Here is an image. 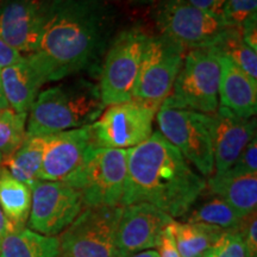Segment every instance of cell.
Masks as SVG:
<instances>
[{
	"label": "cell",
	"instance_id": "6da1fadb",
	"mask_svg": "<svg viewBox=\"0 0 257 257\" xmlns=\"http://www.w3.org/2000/svg\"><path fill=\"white\" fill-rule=\"evenodd\" d=\"M111 34L104 0H51L37 49L28 55L47 82L59 81L94 66Z\"/></svg>",
	"mask_w": 257,
	"mask_h": 257
},
{
	"label": "cell",
	"instance_id": "7a4b0ae2",
	"mask_svg": "<svg viewBox=\"0 0 257 257\" xmlns=\"http://www.w3.org/2000/svg\"><path fill=\"white\" fill-rule=\"evenodd\" d=\"M206 189V181L160 133L127 150L121 206L147 202L172 218L184 217Z\"/></svg>",
	"mask_w": 257,
	"mask_h": 257
},
{
	"label": "cell",
	"instance_id": "3957f363",
	"mask_svg": "<svg viewBox=\"0 0 257 257\" xmlns=\"http://www.w3.org/2000/svg\"><path fill=\"white\" fill-rule=\"evenodd\" d=\"M104 108L99 87L87 80L53 86L41 92L29 110L27 136H50L91 125Z\"/></svg>",
	"mask_w": 257,
	"mask_h": 257
},
{
	"label": "cell",
	"instance_id": "277c9868",
	"mask_svg": "<svg viewBox=\"0 0 257 257\" xmlns=\"http://www.w3.org/2000/svg\"><path fill=\"white\" fill-rule=\"evenodd\" d=\"M219 61L216 48L192 49L185 54L182 67L162 108L211 114L218 108Z\"/></svg>",
	"mask_w": 257,
	"mask_h": 257
},
{
	"label": "cell",
	"instance_id": "5b68a950",
	"mask_svg": "<svg viewBox=\"0 0 257 257\" xmlns=\"http://www.w3.org/2000/svg\"><path fill=\"white\" fill-rule=\"evenodd\" d=\"M153 18L161 35L185 50L217 47L233 29L188 0H157Z\"/></svg>",
	"mask_w": 257,
	"mask_h": 257
},
{
	"label": "cell",
	"instance_id": "8992f818",
	"mask_svg": "<svg viewBox=\"0 0 257 257\" xmlns=\"http://www.w3.org/2000/svg\"><path fill=\"white\" fill-rule=\"evenodd\" d=\"M123 206L83 207L75 220L61 232L63 257H121L117 244Z\"/></svg>",
	"mask_w": 257,
	"mask_h": 257
},
{
	"label": "cell",
	"instance_id": "52a82bcc",
	"mask_svg": "<svg viewBox=\"0 0 257 257\" xmlns=\"http://www.w3.org/2000/svg\"><path fill=\"white\" fill-rule=\"evenodd\" d=\"M147 32L138 27L123 30L111 41L100 70L101 101L106 106L133 100Z\"/></svg>",
	"mask_w": 257,
	"mask_h": 257
},
{
	"label": "cell",
	"instance_id": "ba28073f",
	"mask_svg": "<svg viewBox=\"0 0 257 257\" xmlns=\"http://www.w3.org/2000/svg\"><path fill=\"white\" fill-rule=\"evenodd\" d=\"M186 50L163 35L149 36L143 48L133 100L161 107L172 92Z\"/></svg>",
	"mask_w": 257,
	"mask_h": 257
},
{
	"label": "cell",
	"instance_id": "9c48e42d",
	"mask_svg": "<svg viewBox=\"0 0 257 257\" xmlns=\"http://www.w3.org/2000/svg\"><path fill=\"white\" fill-rule=\"evenodd\" d=\"M126 175V149L96 147L74 188L81 192L83 207H118L121 206Z\"/></svg>",
	"mask_w": 257,
	"mask_h": 257
},
{
	"label": "cell",
	"instance_id": "30bf717a",
	"mask_svg": "<svg viewBox=\"0 0 257 257\" xmlns=\"http://www.w3.org/2000/svg\"><path fill=\"white\" fill-rule=\"evenodd\" d=\"M159 133L199 170L202 176L214 172L208 114L194 111L160 107Z\"/></svg>",
	"mask_w": 257,
	"mask_h": 257
},
{
	"label": "cell",
	"instance_id": "8fae6325",
	"mask_svg": "<svg viewBox=\"0 0 257 257\" xmlns=\"http://www.w3.org/2000/svg\"><path fill=\"white\" fill-rule=\"evenodd\" d=\"M96 147L99 146L94 140L92 124L46 136L38 180L64 182L74 187L86 161Z\"/></svg>",
	"mask_w": 257,
	"mask_h": 257
},
{
	"label": "cell",
	"instance_id": "7c38bea8",
	"mask_svg": "<svg viewBox=\"0 0 257 257\" xmlns=\"http://www.w3.org/2000/svg\"><path fill=\"white\" fill-rule=\"evenodd\" d=\"M159 107L130 100L108 106L92 124L99 147L126 149L146 142L153 135V123Z\"/></svg>",
	"mask_w": 257,
	"mask_h": 257
},
{
	"label": "cell",
	"instance_id": "4fadbf2b",
	"mask_svg": "<svg viewBox=\"0 0 257 257\" xmlns=\"http://www.w3.org/2000/svg\"><path fill=\"white\" fill-rule=\"evenodd\" d=\"M83 210L81 192L57 181L38 180L31 188L30 230L55 237L75 220Z\"/></svg>",
	"mask_w": 257,
	"mask_h": 257
},
{
	"label": "cell",
	"instance_id": "5bb4252c",
	"mask_svg": "<svg viewBox=\"0 0 257 257\" xmlns=\"http://www.w3.org/2000/svg\"><path fill=\"white\" fill-rule=\"evenodd\" d=\"M51 0H5L0 6V40L31 54L37 49Z\"/></svg>",
	"mask_w": 257,
	"mask_h": 257
},
{
	"label": "cell",
	"instance_id": "9a60e30c",
	"mask_svg": "<svg viewBox=\"0 0 257 257\" xmlns=\"http://www.w3.org/2000/svg\"><path fill=\"white\" fill-rule=\"evenodd\" d=\"M173 220L166 212L147 202L123 206L117 230L120 256L157 248L163 230Z\"/></svg>",
	"mask_w": 257,
	"mask_h": 257
},
{
	"label": "cell",
	"instance_id": "2e32d148",
	"mask_svg": "<svg viewBox=\"0 0 257 257\" xmlns=\"http://www.w3.org/2000/svg\"><path fill=\"white\" fill-rule=\"evenodd\" d=\"M208 126L216 174L226 172L238 159L244 148L256 138V120L242 118L219 106L208 114Z\"/></svg>",
	"mask_w": 257,
	"mask_h": 257
},
{
	"label": "cell",
	"instance_id": "e0dca14e",
	"mask_svg": "<svg viewBox=\"0 0 257 257\" xmlns=\"http://www.w3.org/2000/svg\"><path fill=\"white\" fill-rule=\"evenodd\" d=\"M218 61L220 68L218 100L220 106L242 118L253 117L257 111V81L223 54L218 53Z\"/></svg>",
	"mask_w": 257,
	"mask_h": 257
},
{
	"label": "cell",
	"instance_id": "ac0fdd59",
	"mask_svg": "<svg viewBox=\"0 0 257 257\" xmlns=\"http://www.w3.org/2000/svg\"><path fill=\"white\" fill-rule=\"evenodd\" d=\"M46 82L29 55L0 70V85L9 107L21 113H28Z\"/></svg>",
	"mask_w": 257,
	"mask_h": 257
},
{
	"label": "cell",
	"instance_id": "d6986e66",
	"mask_svg": "<svg viewBox=\"0 0 257 257\" xmlns=\"http://www.w3.org/2000/svg\"><path fill=\"white\" fill-rule=\"evenodd\" d=\"M210 194L223 199L243 217L256 212L257 173L231 174L224 172L211 175L206 182Z\"/></svg>",
	"mask_w": 257,
	"mask_h": 257
},
{
	"label": "cell",
	"instance_id": "ffe728a7",
	"mask_svg": "<svg viewBox=\"0 0 257 257\" xmlns=\"http://www.w3.org/2000/svg\"><path fill=\"white\" fill-rule=\"evenodd\" d=\"M0 207L10 230L25 227L31 208V188L15 179L5 167H0Z\"/></svg>",
	"mask_w": 257,
	"mask_h": 257
},
{
	"label": "cell",
	"instance_id": "44dd1931",
	"mask_svg": "<svg viewBox=\"0 0 257 257\" xmlns=\"http://www.w3.org/2000/svg\"><path fill=\"white\" fill-rule=\"evenodd\" d=\"M59 237L30 229L10 230L0 244V257H59Z\"/></svg>",
	"mask_w": 257,
	"mask_h": 257
},
{
	"label": "cell",
	"instance_id": "7402d4cb",
	"mask_svg": "<svg viewBox=\"0 0 257 257\" xmlns=\"http://www.w3.org/2000/svg\"><path fill=\"white\" fill-rule=\"evenodd\" d=\"M46 136L28 137L14 154L3 159V167L10 174L32 188L38 181L42 160H43Z\"/></svg>",
	"mask_w": 257,
	"mask_h": 257
},
{
	"label": "cell",
	"instance_id": "603a6c76",
	"mask_svg": "<svg viewBox=\"0 0 257 257\" xmlns=\"http://www.w3.org/2000/svg\"><path fill=\"white\" fill-rule=\"evenodd\" d=\"M172 230L181 257H202L224 230L200 223L173 220Z\"/></svg>",
	"mask_w": 257,
	"mask_h": 257
},
{
	"label": "cell",
	"instance_id": "cb8c5ba5",
	"mask_svg": "<svg viewBox=\"0 0 257 257\" xmlns=\"http://www.w3.org/2000/svg\"><path fill=\"white\" fill-rule=\"evenodd\" d=\"M244 217L236 211L231 205L227 204L223 199L211 194V198L193 205L188 211V216L186 221L188 223H200L210 226L218 227L224 231L236 230L242 224Z\"/></svg>",
	"mask_w": 257,
	"mask_h": 257
},
{
	"label": "cell",
	"instance_id": "d4e9b609",
	"mask_svg": "<svg viewBox=\"0 0 257 257\" xmlns=\"http://www.w3.org/2000/svg\"><path fill=\"white\" fill-rule=\"evenodd\" d=\"M214 48L218 53L229 57L244 73L257 81V51L246 46L239 29L233 28L230 34Z\"/></svg>",
	"mask_w": 257,
	"mask_h": 257
},
{
	"label": "cell",
	"instance_id": "484cf974",
	"mask_svg": "<svg viewBox=\"0 0 257 257\" xmlns=\"http://www.w3.org/2000/svg\"><path fill=\"white\" fill-rule=\"evenodd\" d=\"M28 113L16 112L12 108L0 110V154L8 157L14 154L27 138Z\"/></svg>",
	"mask_w": 257,
	"mask_h": 257
},
{
	"label": "cell",
	"instance_id": "4316f807",
	"mask_svg": "<svg viewBox=\"0 0 257 257\" xmlns=\"http://www.w3.org/2000/svg\"><path fill=\"white\" fill-rule=\"evenodd\" d=\"M202 257H246L238 229L224 231Z\"/></svg>",
	"mask_w": 257,
	"mask_h": 257
},
{
	"label": "cell",
	"instance_id": "83f0119b",
	"mask_svg": "<svg viewBox=\"0 0 257 257\" xmlns=\"http://www.w3.org/2000/svg\"><path fill=\"white\" fill-rule=\"evenodd\" d=\"M257 16V0H226L221 19L227 27L240 29L249 18Z\"/></svg>",
	"mask_w": 257,
	"mask_h": 257
},
{
	"label": "cell",
	"instance_id": "f1b7e54d",
	"mask_svg": "<svg viewBox=\"0 0 257 257\" xmlns=\"http://www.w3.org/2000/svg\"><path fill=\"white\" fill-rule=\"evenodd\" d=\"M231 174H249L257 173V141L256 138L244 148L238 159L226 170Z\"/></svg>",
	"mask_w": 257,
	"mask_h": 257
},
{
	"label": "cell",
	"instance_id": "f546056e",
	"mask_svg": "<svg viewBox=\"0 0 257 257\" xmlns=\"http://www.w3.org/2000/svg\"><path fill=\"white\" fill-rule=\"evenodd\" d=\"M238 231L242 236L246 257H257V217L256 212L244 217Z\"/></svg>",
	"mask_w": 257,
	"mask_h": 257
},
{
	"label": "cell",
	"instance_id": "4dcf8cb0",
	"mask_svg": "<svg viewBox=\"0 0 257 257\" xmlns=\"http://www.w3.org/2000/svg\"><path fill=\"white\" fill-rule=\"evenodd\" d=\"M172 223L163 230L162 234H161L160 243L157 245V248H159V251H157L159 252V257H181L178 248H176L174 234H173L172 230Z\"/></svg>",
	"mask_w": 257,
	"mask_h": 257
},
{
	"label": "cell",
	"instance_id": "1f68e13d",
	"mask_svg": "<svg viewBox=\"0 0 257 257\" xmlns=\"http://www.w3.org/2000/svg\"><path fill=\"white\" fill-rule=\"evenodd\" d=\"M22 59H23V56L17 49L0 40V70L19 62Z\"/></svg>",
	"mask_w": 257,
	"mask_h": 257
},
{
	"label": "cell",
	"instance_id": "d6a6232c",
	"mask_svg": "<svg viewBox=\"0 0 257 257\" xmlns=\"http://www.w3.org/2000/svg\"><path fill=\"white\" fill-rule=\"evenodd\" d=\"M239 30L246 46L257 51V16L244 22Z\"/></svg>",
	"mask_w": 257,
	"mask_h": 257
},
{
	"label": "cell",
	"instance_id": "836d02e7",
	"mask_svg": "<svg viewBox=\"0 0 257 257\" xmlns=\"http://www.w3.org/2000/svg\"><path fill=\"white\" fill-rule=\"evenodd\" d=\"M192 5L221 18L226 0H188Z\"/></svg>",
	"mask_w": 257,
	"mask_h": 257
},
{
	"label": "cell",
	"instance_id": "e575fe53",
	"mask_svg": "<svg viewBox=\"0 0 257 257\" xmlns=\"http://www.w3.org/2000/svg\"><path fill=\"white\" fill-rule=\"evenodd\" d=\"M10 226H9V221L6 219L4 212H3L2 207H0V244H2L3 239L6 236V233L9 232Z\"/></svg>",
	"mask_w": 257,
	"mask_h": 257
},
{
	"label": "cell",
	"instance_id": "d590c367",
	"mask_svg": "<svg viewBox=\"0 0 257 257\" xmlns=\"http://www.w3.org/2000/svg\"><path fill=\"white\" fill-rule=\"evenodd\" d=\"M128 257H159V252H157L156 250L150 249V250H144V251L136 252Z\"/></svg>",
	"mask_w": 257,
	"mask_h": 257
},
{
	"label": "cell",
	"instance_id": "8d00e7d4",
	"mask_svg": "<svg viewBox=\"0 0 257 257\" xmlns=\"http://www.w3.org/2000/svg\"><path fill=\"white\" fill-rule=\"evenodd\" d=\"M5 108H10V107L4 96V93H3L2 85H0V110H5Z\"/></svg>",
	"mask_w": 257,
	"mask_h": 257
},
{
	"label": "cell",
	"instance_id": "74e56055",
	"mask_svg": "<svg viewBox=\"0 0 257 257\" xmlns=\"http://www.w3.org/2000/svg\"><path fill=\"white\" fill-rule=\"evenodd\" d=\"M135 2H138V3H153V2H156V0H135Z\"/></svg>",
	"mask_w": 257,
	"mask_h": 257
},
{
	"label": "cell",
	"instance_id": "f35d334b",
	"mask_svg": "<svg viewBox=\"0 0 257 257\" xmlns=\"http://www.w3.org/2000/svg\"><path fill=\"white\" fill-rule=\"evenodd\" d=\"M2 163H3V155L0 154V166H2Z\"/></svg>",
	"mask_w": 257,
	"mask_h": 257
},
{
	"label": "cell",
	"instance_id": "ab89813d",
	"mask_svg": "<svg viewBox=\"0 0 257 257\" xmlns=\"http://www.w3.org/2000/svg\"><path fill=\"white\" fill-rule=\"evenodd\" d=\"M4 2H5V0H0V6L4 4Z\"/></svg>",
	"mask_w": 257,
	"mask_h": 257
},
{
	"label": "cell",
	"instance_id": "60d3db41",
	"mask_svg": "<svg viewBox=\"0 0 257 257\" xmlns=\"http://www.w3.org/2000/svg\"><path fill=\"white\" fill-rule=\"evenodd\" d=\"M59 257H63V256H61V255H59Z\"/></svg>",
	"mask_w": 257,
	"mask_h": 257
}]
</instances>
